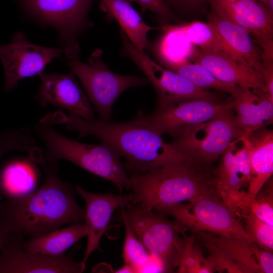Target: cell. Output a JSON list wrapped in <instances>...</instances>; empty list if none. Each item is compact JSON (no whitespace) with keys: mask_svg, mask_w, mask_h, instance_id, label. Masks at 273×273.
Segmentation results:
<instances>
[{"mask_svg":"<svg viewBox=\"0 0 273 273\" xmlns=\"http://www.w3.org/2000/svg\"><path fill=\"white\" fill-rule=\"evenodd\" d=\"M217 246L238 267L242 273H260L255 257L257 245L251 239L241 237H215Z\"/></svg>","mask_w":273,"mask_h":273,"instance_id":"obj_26","label":"cell"},{"mask_svg":"<svg viewBox=\"0 0 273 273\" xmlns=\"http://www.w3.org/2000/svg\"><path fill=\"white\" fill-rule=\"evenodd\" d=\"M44 118L54 125H64L67 129L77 131L79 138H99L126 159L124 166L132 172L149 171L185 156L164 142L162 135L144 119L141 110L134 119L123 122L89 121L71 113L67 114L61 108Z\"/></svg>","mask_w":273,"mask_h":273,"instance_id":"obj_1","label":"cell"},{"mask_svg":"<svg viewBox=\"0 0 273 273\" xmlns=\"http://www.w3.org/2000/svg\"><path fill=\"white\" fill-rule=\"evenodd\" d=\"M43 184L21 197L0 203V220L18 236L31 239L64 225L82 222L85 209L77 203L71 186L58 176L57 164L38 162Z\"/></svg>","mask_w":273,"mask_h":273,"instance_id":"obj_2","label":"cell"},{"mask_svg":"<svg viewBox=\"0 0 273 273\" xmlns=\"http://www.w3.org/2000/svg\"><path fill=\"white\" fill-rule=\"evenodd\" d=\"M129 3H137L143 13L149 11L154 14L161 24H168L174 21L176 17L173 12L163 0H125Z\"/></svg>","mask_w":273,"mask_h":273,"instance_id":"obj_35","label":"cell"},{"mask_svg":"<svg viewBox=\"0 0 273 273\" xmlns=\"http://www.w3.org/2000/svg\"><path fill=\"white\" fill-rule=\"evenodd\" d=\"M263 190L261 188L253 199L248 197L246 213L249 212L264 222L273 226L272 181L270 178Z\"/></svg>","mask_w":273,"mask_h":273,"instance_id":"obj_33","label":"cell"},{"mask_svg":"<svg viewBox=\"0 0 273 273\" xmlns=\"http://www.w3.org/2000/svg\"><path fill=\"white\" fill-rule=\"evenodd\" d=\"M163 34L156 45L155 51L166 68L190 62L196 47L176 25L162 24Z\"/></svg>","mask_w":273,"mask_h":273,"instance_id":"obj_25","label":"cell"},{"mask_svg":"<svg viewBox=\"0 0 273 273\" xmlns=\"http://www.w3.org/2000/svg\"><path fill=\"white\" fill-rule=\"evenodd\" d=\"M115 219L121 221L125 226V235L122 257L124 263L132 267L135 272H143L152 256L139 240L127 220L122 217Z\"/></svg>","mask_w":273,"mask_h":273,"instance_id":"obj_29","label":"cell"},{"mask_svg":"<svg viewBox=\"0 0 273 273\" xmlns=\"http://www.w3.org/2000/svg\"><path fill=\"white\" fill-rule=\"evenodd\" d=\"M34 130L44 144V149L41 151L45 162L57 164L59 160H65L113 183L120 192L130 190V180L120 157L108 145L69 139L41 118L35 123Z\"/></svg>","mask_w":273,"mask_h":273,"instance_id":"obj_4","label":"cell"},{"mask_svg":"<svg viewBox=\"0 0 273 273\" xmlns=\"http://www.w3.org/2000/svg\"><path fill=\"white\" fill-rule=\"evenodd\" d=\"M102 54V51L97 49L88 58V63L79 58L67 60V63L81 82L100 120L109 121L113 106L124 91L150 81L147 77L114 73L104 63Z\"/></svg>","mask_w":273,"mask_h":273,"instance_id":"obj_7","label":"cell"},{"mask_svg":"<svg viewBox=\"0 0 273 273\" xmlns=\"http://www.w3.org/2000/svg\"><path fill=\"white\" fill-rule=\"evenodd\" d=\"M94 0H16L25 17L58 32L67 60L79 58V38L92 25L88 14Z\"/></svg>","mask_w":273,"mask_h":273,"instance_id":"obj_5","label":"cell"},{"mask_svg":"<svg viewBox=\"0 0 273 273\" xmlns=\"http://www.w3.org/2000/svg\"><path fill=\"white\" fill-rule=\"evenodd\" d=\"M117 217L124 218L135 235L152 257L158 260L165 272L178 267L185 248V241L179 234L187 229L176 220L153 209L130 203L120 207Z\"/></svg>","mask_w":273,"mask_h":273,"instance_id":"obj_6","label":"cell"},{"mask_svg":"<svg viewBox=\"0 0 273 273\" xmlns=\"http://www.w3.org/2000/svg\"><path fill=\"white\" fill-rule=\"evenodd\" d=\"M101 9L118 22L134 47L145 53L148 47L147 35L152 30L159 29L147 24L140 14L125 0H99Z\"/></svg>","mask_w":273,"mask_h":273,"instance_id":"obj_23","label":"cell"},{"mask_svg":"<svg viewBox=\"0 0 273 273\" xmlns=\"http://www.w3.org/2000/svg\"><path fill=\"white\" fill-rule=\"evenodd\" d=\"M172 11L189 13L199 10L207 3V0H163Z\"/></svg>","mask_w":273,"mask_h":273,"instance_id":"obj_36","label":"cell"},{"mask_svg":"<svg viewBox=\"0 0 273 273\" xmlns=\"http://www.w3.org/2000/svg\"><path fill=\"white\" fill-rule=\"evenodd\" d=\"M29 157L11 158L0 166V200L28 194L37 188L40 172Z\"/></svg>","mask_w":273,"mask_h":273,"instance_id":"obj_22","label":"cell"},{"mask_svg":"<svg viewBox=\"0 0 273 273\" xmlns=\"http://www.w3.org/2000/svg\"><path fill=\"white\" fill-rule=\"evenodd\" d=\"M234 109L233 101L226 104L205 100L179 101L158 105L151 113L142 115L158 133L177 138L189 128L208 121L228 110Z\"/></svg>","mask_w":273,"mask_h":273,"instance_id":"obj_12","label":"cell"},{"mask_svg":"<svg viewBox=\"0 0 273 273\" xmlns=\"http://www.w3.org/2000/svg\"><path fill=\"white\" fill-rule=\"evenodd\" d=\"M24 240L10 230L0 220V253L14 243Z\"/></svg>","mask_w":273,"mask_h":273,"instance_id":"obj_38","label":"cell"},{"mask_svg":"<svg viewBox=\"0 0 273 273\" xmlns=\"http://www.w3.org/2000/svg\"><path fill=\"white\" fill-rule=\"evenodd\" d=\"M233 109L189 128L170 144L184 155L212 165L229 144L244 132L238 124Z\"/></svg>","mask_w":273,"mask_h":273,"instance_id":"obj_9","label":"cell"},{"mask_svg":"<svg viewBox=\"0 0 273 273\" xmlns=\"http://www.w3.org/2000/svg\"><path fill=\"white\" fill-rule=\"evenodd\" d=\"M236 120L244 132L251 131L272 123L273 102L259 88L239 86L233 96Z\"/></svg>","mask_w":273,"mask_h":273,"instance_id":"obj_21","label":"cell"},{"mask_svg":"<svg viewBox=\"0 0 273 273\" xmlns=\"http://www.w3.org/2000/svg\"><path fill=\"white\" fill-rule=\"evenodd\" d=\"M242 218L246 232L257 246L272 252L273 226L264 222L249 212Z\"/></svg>","mask_w":273,"mask_h":273,"instance_id":"obj_34","label":"cell"},{"mask_svg":"<svg viewBox=\"0 0 273 273\" xmlns=\"http://www.w3.org/2000/svg\"><path fill=\"white\" fill-rule=\"evenodd\" d=\"M36 147L35 140L27 126L0 133V160L8 153L29 152Z\"/></svg>","mask_w":273,"mask_h":273,"instance_id":"obj_31","label":"cell"},{"mask_svg":"<svg viewBox=\"0 0 273 273\" xmlns=\"http://www.w3.org/2000/svg\"><path fill=\"white\" fill-rule=\"evenodd\" d=\"M187 78L194 85L203 89L212 88L235 95L239 86L221 81L207 68L198 63H185L168 68Z\"/></svg>","mask_w":273,"mask_h":273,"instance_id":"obj_27","label":"cell"},{"mask_svg":"<svg viewBox=\"0 0 273 273\" xmlns=\"http://www.w3.org/2000/svg\"><path fill=\"white\" fill-rule=\"evenodd\" d=\"M76 192L84 199L86 208L84 224L87 237L84 257L79 262L82 271L86 267V261L95 250H101L100 242L102 236L116 208L125 207L133 200L132 193L116 195L111 193L99 194L85 191L79 186H75Z\"/></svg>","mask_w":273,"mask_h":273,"instance_id":"obj_15","label":"cell"},{"mask_svg":"<svg viewBox=\"0 0 273 273\" xmlns=\"http://www.w3.org/2000/svg\"><path fill=\"white\" fill-rule=\"evenodd\" d=\"M219 17L244 28L260 46L272 42L273 16L255 0H207Z\"/></svg>","mask_w":273,"mask_h":273,"instance_id":"obj_16","label":"cell"},{"mask_svg":"<svg viewBox=\"0 0 273 273\" xmlns=\"http://www.w3.org/2000/svg\"><path fill=\"white\" fill-rule=\"evenodd\" d=\"M190 61L202 65L221 81L251 89L259 88L267 94L261 74L223 51L196 48Z\"/></svg>","mask_w":273,"mask_h":273,"instance_id":"obj_18","label":"cell"},{"mask_svg":"<svg viewBox=\"0 0 273 273\" xmlns=\"http://www.w3.org/2000/svg\"><path fill=\"white\" fill-rule=\"evenodd\" d=\"M116 273H133L135 272L133 268L129 265L124 263V265L120 268L115 270Z\"/></svg>","mask_w":273,"mask_h":273,"instance_id":"obj_40","label":"cell"},{"mask_svg":"<svg viewBox=\"0 0 273 273\" xmlns=\"http://www.w3.org/2000/svg\"><path fill=\"white\" fill-rule=\"evenodd\" d=\"M269 14L273 16V0H263L260 3Z\"/></svg>","mask_w":273,"mask_h":273,"instance_id":"obj_39","label":"cell"},{"mask_svg":"<svg viewBox=\"0 0 273 273\" xmlns=\"http://www.w3.org/2000/svg\"><path fill=\"white\" fill-rule=\"evenodd\" d=\"M185 241L184 252L178 266L182 273H212L214 271L203 255L200 246L195 242V235L187 237L182 234Z\"/></svg>","mask_w":273,"mask_h":273,"instance_id":"obj_30","label":"cell"},{"mask_svg":"<svg viewBox=\"0 0 273 273\" xmlns=\"http://www.w3.org/2000/svg\"><path fill=\"white\" fill-rule=\"evenodd\" d=\"M176 26L195 46L203 50L224 51V46L218 33L209 22L194 21Z\"/></svg>","mask_w":273,"mask_h":273,"instance_id":"obj_28","label":"cell"},{"mask_svg":"<svg viewBox=\"0 0 273 273\" xmlns=\"http://www.w3.org/2000/svg\"><path fill=\"white\" fill-rule=\"evenodd\" d=\"M194 233L201 244L207 249L209 254L206 260L214 272L242 273L235 263L217 246L215 237L205 232L197 231Z\"/></svg>","mask_w":273,"mask_h":273,"instance_id":"obj_32","label":"cell"},{"mask_svg":"<svg viewBox=\"0 0 273 273\" xmlns=\"http://www.w3.org/2000/svg\"><path fill=\"white\" fill-rule=\"evenodd\" d=\"M214 169L185 155L149 171L132 172L131 203L158 211L201 196H219Z\"/></svg>","mask_w":273,"mask_h":273,"instance_id":"obj_3","label":"cell"},{"mask_svg":"<svg viewBox=\"0 0 273 273\" xmlns=\"http://www.w3.org/2000/svg\"><path fill=\"white\" fill-rule=\"evenodd\" d=\"M24 241L14 243L0 253V273L83 272L79 262L73 259L72 252L52 257L25 249L22 246Z\"/></svg>","mask_w":273,"mask_h":273,"instance_id":"obj_17","label":"cell"},{"mask_svg":"<svg viewBox=\"0 0 273 273\" xmlns=\"http://www.w3.org/2000/svg\"><path fill=\"white\" fill-rule=\"evenodd\" d=\"M86 235L84 223H73L68 226L58 228L25 240L22 246L28 251L52 257H60L64 256L69 248Z\"/></svg>","mask_w":273,"mask_h":273,"instance_id":"obj_24","label":"cell"},{"mask_svg":"<svg viewBox=\"0 0 273 273\" xmlns=\"http://www.w3.org/2000/svg\"><path fill=\"white\" fill-rule=\"evenodd\" d=\"M120 36L123 44L121 55L131 59L146 74L156 90L158 105L192 100L216 101L211 93L197 87L175 72L163 68L145 53L139 52L122 30Z\"/></svg>","mask_w":273,"mask_h":273,"instance_id":"obj_10","label":"cell"},{"mask_svg":"<svg viewBox=\"0 0 273 273\" xmlns=\"http://www.w3.org/2000/svg\"><path fill=\"white\" fill-rule=\"evenodd\" d=\"M34 99L42 107L52 105L89 121L95 117L90 102L71 71L66 74L42 72Z\"/></svg>","mask_w":273,"mask_h":273,"instance_id":"obj_14","label":"cell"},{"mask_svg":"<svg viewBox=\"0 0 273 273\" xmlns=\"http://www.w3.org/2000/svg\"><path fill=\"white\" fill-rule=\"evenodd\" d=\"M249 154L251 175L247 192L254 198L273 173V131L265 127L240 136Z\"/></svg>","mask_w":273,"mask_h":273,"instance_id":"obj_19","label":"cell"},{"mask_svg":"<svg viewBox=\"0 0 273 273\" xmlns=\"http://www.w3.org/2000/svg\"><path fill=\"white\" fill-rule=\"evenodd\" d=\"M255 1H257L259 3H261L263 0H255Z\"/></svg>","mask_w":273,"mask_h":273,"instance_id":"obj_41","label":"cell"},{"mask_svg":"<svg viewBox=\"0 0 273 273\" xmlns=\"http://www.w3.org/2000/svg\"><path fill=\"white\" fill-rule=\"evenodd\" d=\"M214 175L220 197L240 217L248 196L241 189L248 185L251 175L248 152L240 137L232 141L220 156Z\"/></svg>","mask_w":273,"mask_h":273,"instance_id":"obj_13","label":"cell"},{"mask_svg":"<svg viewBox=\"0 0 273 273\" xmlns=\"http://www.w3.org/2000/svg\"><path fill=\"white\" fill-rule=\"evenodd\" d=\"M160 209L158 212L170 215L193 232L202 231L224 237H241L251 240L240 218L219 196L209 194L189 201Z\"/></svg>","mask_w":273,"mask_h":273,"instance_id":"obj_8","label":"cell"},{"mask_svg":"<svg viewBox=\"0 0 273 273\" xmlns=\"http://www.w3.org/2000/svg\"><path fill=\"white\" fill-rule=\"evenodd\" d=\"M255 257L259 265L260 273L273 272L272 252L257 246L255 250Z\"/></svg>","mask_w":273,"mask_h":273,"instance_id":"obj_37","label":"cell"},{"mask_svg":"<svg viewBox=\"0 0 273 273\" xmlns=\"http://www.w3.org/2000/svg\"><path fill=\"white\" fill-rule=\"evenodd\" d=\"M208 20L218 33L224 52L260 73L263 68L262 54L254 46L247 30L213 11L208 15Z\"/></svg>","mask_w":273,"mask_h":273,"instance_id":"obj_20","label":"cell"},{"mask_svg":"<svg viewBox=\"0 0 273 273\" xmlns=\"http://www.w3.org/2000/svg\"><path fill=\"white\" fill-rule=\"evenodd\" d=\"M63 53L62 48L33 44L24 33L17 32L9 43L0 45V60L5 74L4 91L10 92L16 88L22 79L38 75Z\"/></svg>","mask_w":273,"mask_h":273,"instance_id":"obj_11","label":"cell"}]
</instances>
